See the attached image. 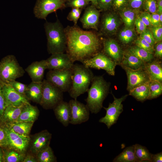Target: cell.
<instances>
[{"label":"cell","mask_w":162,"mask_h":162,"mask_svg":"<svg viewBox=\"0 0 162 162\" xmlns=\"http://www.w3.org/2000/svg\"><path fill=\"white\" fill-rule=\"evenodd\" d=\"M66 38L65 52L74 62H81L99 53L101 47L97 35L91 31H85L77 25L64 28Z\"/></svg>","instance_id":"1"},{"label":"cell","mask_w":162,"mask_h":162,"mask_svg":"<svg viewBox=\"0 0 162 162\" xmlns=\"http://www.w3.org/2000/svg\"><path fill=\"white\" fill-rule=\"evenodd\" d=\"M91 84L85 101L89 111L96 114L103 107V102L109 93V85L101 76H94Z\"/></svg>","instance_id":"2"},{"label":"cell","mask_w":162,"mask_h":162,"mask_svg":"<svg viewBox=\"0 0 162 162\" xmlns=\"http://www.w3.org/2000/svg\"><path fill=\"white\" fill-rule=\"evenodd\" d=\"M44 28L47 40V50L50 54L65 52L66 38L64 28L58 19L54 22L46 21Z\"/></svg>","instance_id":"3"},{"label":"cell","mask_w":162,"mask_h":162,"mask_svg":"<svg viewBox=\"0 0 162 162\" xmlns=\"http://www.w3.org/2000/svg\"><path fill=\"white\" fill-rule=\"evenodd\" d=\"M72 69L71 85L68 92L72 98L76 99L87 92L94 76L89 68L83 64H74Z\"/></svg>","instance_id":"4"},{"label":"cell","mask_w":162,"mask_h":162,"mask_svg":"<svg viewBox=\"0 0 162 162\" xmlns=\"http://www.w3.org/2000/svg\"><path fill=\"white\" fill-rule=\"evenodd\" d=\"M25 71L14 55H7L0 62V82L8 84L23 76Z\"/></svg>","instance_id":"5"},{"label":"cell","mask_w":162,"mask_h":162,"mask_svg":"<svg viewBox=\"0 0 162 162\" xmlns=\"http://www.w3.org/2000/svg\"><path fill=\"white\" fill-rule=\"evenodd\" d=\"M42 82V97L39 104L45 109H53L63 100V92L46 79Z\"/></svg>","instance_id":"6"},{"label":"cell","mask_w":162,"mask_h":162,"mask_svg":"<svg viewBox=\"0 0 162 162\" xmlns=\"http://www.w3.org/2000/svg\"><path fill=\"white\" fill-rule=\"evenodd\" d=\"M72 69L49 70L46 74V80L63 92L70 90L72 83Z\"/></svg>","instance_id":"7"},{"label":"cell","mask_w":162,"mask_h":162,"mask_svg":"<svg viewBox=\"0 0 162 162\" xmlns=\"http://www.w3.org/2000/svg\"><path fill=\"white\" fill-rule=\"evenodd\" d=\"M67 0H37L34 8L33 12L35 17L46 20L50 14L62 10L66 8Z\"/></svg>","instance_id":"8"},{"label":"cell","mask_w":162,"mask_h":162,"mask_svg":"<svg viewBox=\"0 0 162 162\" xmlns=\"http://www.w3.org/2000/svg\"><path fill=\"white\" fill-rule=\"evenodd\" d=\"M6 134V142L3 148L15 150L26 154L28 148L30 137L19 134L15 132L8 125L4 126Z\"/></svg>","instance_id":"9"},{"label":"cell","mask_w":162,"mask_h":162,"mask_svg":"<svg viewBox=\"0 0 162 162\" xmlns=\"http://www.w3.org/2000/svg\"><path fill=\"white\" fill-rule=\"evenodd\" d=\"M82 64L89 68L103 69L109 74L114 76L116 64L104 54L99 52L92 57L85 60Z\"/></svg>","instance_id":"10"},{"label":"cell","mask_w":162,"mask_h":162,"mask_svg":"<svg viewBox=\"0 0 162 162\" xmlns=\"http://www.w3.org/2000/svg\"><path fill=\"white\" fill-rule=\"evenodd\" d=\"M114 100L112 103H110L107 107H103L106 111L105 116L100 118L99 122L104 123L108 128L116 123L120 114L123 111V106L122 102L127 97V95L122 96L120 98H117L112 94Z\"/></svg>","instance_id":"11"},{"label":"cell","mask_w":162,"mask_h":162,"mask_svg":"<svg viewBox=\"0 0 162 162\" xmlns=\"http://www.w3.org/2000/svg\"><path fill=\"white\" fill-rule=\"evenodd\" d=\"M69 103L71 109L70 124H80L88 120L90 111L86 105L79 101L76 99H71Z\"/></svg>","instance_id":"12"},{"label":"cell","mask_w":162,"mask_h":162,"mask_svg":"<svg viewBox=\"0 0 162 162\" xmlns=\"http://www.w3.org/2000/svg\"><path fill=\"white\" fill-rule=\"evenodd\" d=\"M52 134L47 130H43L30 137L28 148L30 152L35 155L50 146Z\"/></svg>","instance_id":"13"},{"label":"cell","mask_w":162,"mask_h":162,"mask_svg":"<svg viewBox=\"0 0 162 162\" xmlns=\"http://www.w3.org/2000/svg\"><path fill=\"white\" fill-rule=\"evenodd\" d=\"M0 83L6 106H20L29 103L26 98L18 93L9 84L0 82Z\"/></svg>","instance_id":"14"},{"label":"cell","mask_w":162,"mask_h":162,"mask_svg":"<svg viewBox=\"0 0 162 162\" xmlns=\"http://www.w3.org/2000/svg\"><path fill=\"white\" fill-rule=\"evenodd\" d=\"M47 69L61 70L72 68L74 62L67 53H54L46 60Z\"/></svg>","instance_id":"15"},{"label":"cell","mask_w":162,"mask_h":162,"mask_svg":"<svg viewBox=\"0 0 162 162\" xmlns=\"http://www.w3.org/2000/svg\"><path fill=\"white\" fill-rule=\"evenodd\" d=\"M100 16V11L95 6L92 4L88 6L80 19L83 28L97 29Z\"/></svg>","instance_id":"16"},{"label":"cell","mask_w":162,"mask_h":162,"mask_svg":"<svg viewBox=\"0 0 162 162\" xmlns=\"http://www.w3.org/2000/svg\"><path fill=\"white\" fill-rule=\"evenodd\" d=\"M124 69L128 77L127 89L129 91L150 81L145 71L142 70L141 68L134 70L124 67Z\"/></svg>","instance_id":"17"},{"label":"cell","mask_w":162,"mask_h":162,"mask_svg":"<svg viewBox=\"0 0 162 162\" xmlns=\"http://www.w3.org/2000/svg\"><path fill=\"white\" fill-rule=\"evenodd\" d=\"M120 24V20L116 15L112 12H107L102 15L100 30L105 35L111 34L117 31Z\"/></svg>","instance_id":"18"},{"label":"cell","mask_w":162,"mask_h":162,"mask_svg":"<svg viewBox=\"0 0 162 162\" xmlns=\"http://www.w3.org/2000/svg\"><path fill=\"white\" fill-rule=\"evenodd\" d=\"M47 69L46 60L35 61L29 65L25 70L32 81L41 82L43 80L45 70Z\"/></svg>","instance_id":"19"},{"label":"cell","mask_w":162,"mask_h":162,"mask_svg":"<svg viewBox=\"0 0 162 162\" xmlns=\"http://www.w3.org/2000/svg\"><path fill=\"white\" fill-rule=\"evenodd\" d=\"M53 109L57 120L64 126H68L70 124L71 116V109L69 102L62 100Z\"/></svg>","instance_id":"20"},{"label":"cell","mask_w":162,"mask_h":162,"mask_svg":"<svg viewBox=\"0 0 162 162\" xmlns=\"http://www.w3.org/2000/svg\"><path fill=\"white\" fill-rule=\"evenodd\" d=\"M103 43L104 54L114 61H120L122 57V52L117 42L109 39H105Z\"/></svg>","instance_id":"21"},{"label":"cell","mask_w":162,"mask_h":162,"mask_svg":"<svg viewBox=\"0 0 162 162\" xmlns=\"http://www.w3.org/2000/svg\"><path fill=\"white\" fill-rule=\"evenodd\" d=\"M42 82L32 81L27 85L25 96L28 100L40 104L42 97Z\"/></svg>","instance_id":"22"},{"label":"cell","mask_w":162,"mask_h":162,"mask_svg":"<svg viewBox=\"0 0 162 162\" xmlns=\"http://www.w3.org/2000/svg\"><path fill=\"white\" fill-rule=\"evenodd\" d=\"M24 105L20 106L10 105L6 106L0 120L6 125H10L16 122Z\"/></svg>","instance_id":"23"},{"label":"cell","mask_w":162,"mask_h":162,"mask_svg":"<svg viewBox=\"0 0 162 162\" xmlns=\"http://www.w3.org/2000/svg\"><path fill=\"white\" fill-rule=\"evenodd\" d=\"M40 112L38 107L30 103L25 104L16 122H34L38 119Z\"/></svg>","instance_id":"24"},{"label":"cell","mask_w":162,"mask_h":162,"mask_svg":"<svg viewBox=\"0 0 162 162\" xmlns=\"http://www.w3.org/2000/svg\"><path fill=\"white\" fill-rule=\"evenodd\" d=\"M145 71L150 81H155L161 82L162 69L160 63L154 61L148 64L145 67Z\"/></svg>","instance_id":"25"},{"label":"cell","mask_w":162,"mask_h":162,"mask_svg":"<svg viewBox=\"0 0 162 162\" xmlns=\"http://www.w3.org/2000/svg\"><path fill=\"white\" fill-rule=\"evenodd\" d=\"M137 10L125 7L120 10L119 14L125 27L133 28L136 17Z\"/></svg>","instance_id":"26"},{"label":"cell","mask_w":162,"mask_h":162,"mask_svg":"<svg viewBox=\"0 0 162 162\" xmlns=\"http://www.w3.org/2000/svg\"><path fill=\"white\" fill-rule=\"evenodd\" d=\"M150 81L132 89L129 91V95L140 101H143L148 99L149 95Z\"/></svg>","instance_id":"27"},{"label":"cell","mask_w":162,"mask_h":162,"mask_svg":"<svg viewBox=\"0 0 162 162\" xmlns=\"http://www.w3.org/2000/svg\"><path fill=\"white\" fill-rule=\"evenodd\" d=\"M113 162H138L135 154L134 145L125 148L113 160Z\"/></svg>","instance_id":"28"},{"label":"cell","mask_w":162,"mask_h":162,"mask_svg":"<svg viewBox=\"0 0 162 162\" xmlns=\"http://www.w3.org/2000/svg\"><path fill=\"white\" fill-rule=\"evenodd\" d=\"M122 63L124 67L136 70L141 68L143 62L128 51L124 53Z\"/></svg>","instance_id":"29"},{"label":"cell","mask_w":162,"mask_h":162,"mask_svg":"<svg viewBox=\"0 0 162 162\" xmlns=\"http://www.w3.org/2000/svg\"><path fill=\"white\" fill-rule=\"evenodd\" d=\"M34 123L33 122H16L7 125L14 132L19 134L28 136Z\"/></svg>","instance_id":"30"},{"label":"cell","mask_w":162,"mask_h":162,"mask_svg":"<svg viewBox=\"0 0 162 162\" xmlns=\"http://www.w3.org/2000/svg\"><path fill=\"white\" fill-rule=\"evenodd\" d=\"M4 148V162H23L26 154L12 149Z\"/></svg>","instance_id":"31"},{"label":"cell","mask_w":162,"mask_h":162,"mask_svg":"<svg viewBox=\"0 0 162 162\" xmlns=\"http://www.w3.org/2000/svg\"><path fill=\"white\" fill-rule=\"evenodd\" d=\"M134 148L135 155L138 162H152V154L146 147L136 144L134 145Z\"/></svg>","instance_id":"32"},{"label":"cell","mask_w":162,"mask_h":162,"mask_svg":"<svg viewBox=\"0 0 162 162\" xmlns=\"http://www.w3.org/2000/svg\"><path fill=\"white\" fill-rule=\"evenodd\" d=\"M35 156L38 162H56L57 161L56 158L50 146L38 152L35 155Z\"/></svg>","instance_id":"33"},{"label":"cell","mask_w":162,"mask_h":162,"mask_svg":"<svg viewBox=\"0 0 162 162\" xmlns=\"http://www.w3.org/2000/svg\"><path fill=\"white\" fill-rule=\"evenodd\" d=\"M128 51L143 62L150 61L153 58V54L136 45L131 47Z\"/></svg>","instance_id":"34"},{"label":"cell","mask_w":162,"mask_h":162,"mask_svg":"<svg viewBox=\"0 0 162 162\" xmlns=\"http://www.w3.org/2000/svg\"><path fill=\"white\" fill-rule=\"evenodd\" d=\"M162 92L161 82L155 81H150L149 85V95L148 99L156 98Z\"/></svg>","instance_id":"35"},{"label":"cell","mask_w":162,"mask_h":162,"mask_svg":"<svg viewBox=\"0 0 162 162\" xmlns=\"http://www.w3.org/2000/svg\"><path fill=\"white\" fill-rule=\"evenodd\" d=\"M135 37V33L133 28L125 27L120 32L119 37L123 43L128 44L132 41Z\"/></svg>","instance_id":"36"},{"label":"cell","mask_w":162,"mask_h":162,"mask_svg":"<svg viewBox=\"0 0 162 162\" xmlns=\"http://www.w3.org/2000/svg\"><path fill=\"white\" fill-rule=\"evenodd\" d=\"M89 3L86 0H67L66 6V7L83 9L88 6Z\"/></svg>","instance_id":"37"},{"label":"cell","mask_w":162,"mask_h":162,"mask_svg":"<svg viewBox=\"0 0 162 162\" xmlns=\"http://www.w3.org/2000/svg\"><path fill=\"white\" fill-rule=\"evenodd\" d=\"M18 93L25 97V92L27 85L17 81L16 80L10 82L8 83Z\"/></svg>","instance_id":"38"},{"label":"cell","mask_w":162,"mask_h":162,"mask_svg":"<svg viewBox=\"0 0 162 162\" xmlns=\"http://www.w3.org/2000/svg\"><path fill=\"white\" fill-rule=\"evenodd\" d=\"M143 6L146 11L150 14L157 13V5L156 0H145Z\"/></svg>","instance_id":"39"},{"label":"cell","mask_w":162,"mask_h":162,"mask_svg":"<svg viewBox=\"0 0 162 162\" xmlns=\"http://www.w3.org/2000/svg\"><path fill=\"white\" fill-rule=\"evenodd\" d=\"M82 10L79 8H72L67 17V19L73 21L74 25H76Z\"/></svg>","instance_id":"40"},{"label":"cell","mask_w":162,"mask_h":162,"mask_svg":"<svg viewBox=\"0 0 162 162\" xmlns=\"http://www.w3.org/2000/svg\"><path fill=\"white\" fill-rule=\"evenodd\" d=\"M136 45L153 54L154 49L148 43L140 37L135 42Z\"/></svg>","instance_id":"41"},{"label":"cell","mask_w":162,"mask_h":162,"mask_svg":"<svg viewBox=\"0 0 162 162\" xmlns=\"http://www.w3.org/2000/svg\"><path fill=\"white\" fill-rule=\"evenodd\" d=\"M140 37L144 39L153 47L156 41L150 29L146 28L145 31L140 34Z\"/></svg>","instance_id":"42"},{"label":"cell","mask_w":162,"mask_h":162,"mask_svg":"<svg viewBox=\"0 0 162 162\" xmlns=\"http://www.w3.org/2000/svg\"><path fill=\"white\" fill-rule=\"evenodd\" d=\"M156 42H160L162 40V26H152L150 29Z\"/></svg>","instance_id":"43"},{"label":"cell","mask_w":162,"mask_h":162,"mask_svg":"<svg viewBox=\"0 0 162 162\" xmlns=\"http://www.w3.org/2000/svg\"><path fill=\"white\" fill-rule=\"evenodd\" d=\"M112 1L113 0H98L96 8L101 10L106 11L111 7Z\"/></svg>","instance_id":"44"},{"label":"cell","mask_w":162,"mask_h":162,"mask_svg":"<svg viewBox=\"0 0 162 162\" xmlns=\"http://www.w3.org/2000/svg\"><path fill=\"white\" fill-rule=\"evenodd\" d=\"M128 0H113L112 6L114 10H120L128 6Z\"/></svg>","instance_id":"45"},{"label":"cell","mask_w":162,"mask_h":162,"mask_svg":"<svg viewBox=\"0 0 162 162\" xmlns=\"http://www.w3.org/2000/svg\"><path fill=\"white\" fill-rule=\"evenodd\" d=\"M134 25L137 32L140 34L143 32L147 28V26L139 16L136 17L135 20Z\"/></svg>","instance_id":"46"},{"label":"cell","mask_w":162,"mask_h":162,"mask_svg":"<svg viewBox=\"0 0 162 162\" xmlns=\"http://www.w3.org/2000/svg\"><path fill=\"white\" fill-rule=\"evenodd\" d=\"M145 0H128V6L131 9L138 10L143 6Z\"/></svg>","instance_id":"47"},{"label":"cell","mask_w":162,"mask_h":162,"mask_svg":"<svg viewBox=\"0 0 162 162\" xmlns=\"http://www.w3.org/2000/svg\"><path fill=\"white\" fill-rule=\"evenodd\" d=\"M138 16L147 27L151 26L150 22V14L145 11L141 12Z\"/></svg>","instance_id":"48"},{"label":"cell","mask_w":162,"mask_h":162,"mask_svg":"<svg viewBox=\"0 0 162 162\" xmlns=\"http://www.w3.org/2000/svg\"><path fill=\"white\" fill-rule=\"evenodd\" d=\"M6 106L5 100L2 93L0 83V119Z\"/></svg>","instance_id":"49"},{"label":"cell","mask_w":162,"mask_h":162,"mask_svg":"<svg viewBox=\"0 0 162 162\" xmlns=\"http://www.w3.org/2000/svg\"><path fill=\"white\" fill-rule=\"evenodd\" d=\"M159 17V14L157 13L151 14L150 22L152 26H160Z\"/></svg>","instance_id":"50"},{"label":"cell","mask_w":162,"mask_h":162,"mask_svg":"<svg viewBox=\"0 0 162 162\" xmlns=\"http://www.w3.org/2000/svg\"><path fill=\"white\" fill-rule=\"evenodd\" d=\"M6 134L4 126L0 127V146L4 148L6 142Z\"/></svg>","instance_id":"51"},{"label":"cell","mask_w":162,"mask_h":162,"mask_svg":"<svg viewBox=\"0 0 162 162\" xmlns=\"http://www.w3.org/2000/svg\"><path fill=\"white\" fill-rule=\"evenodd\" d=\"M154 46V55L158 57L161 58L162 57V42H158Z\"/></svg>","instance_id":"52"},{"label":"cell","mask_w":162,"mask_h":162,"mask_svg":"<svg viewBox=\"0 0 162 162\" xmlns=\"http://www.w3.org/2000/svg\"><path fill=\"white\" fill-rule=\"evenodd\" d=\"M23 162H38V161L35 155L30 152L26 154Z\"/></svg>","instance_id":"53"},{"label":"cell","mask_w":162,"mask_h":162,"mask_svg":"<svg viewBox=\"0 0 162 162\" xmlns=\"http://www.w3.org/2000/svg\"><path fill=\"white\" fill-rule=\"evenodd\" d=\"M152 162H162V152L156 154H152Z\"/></svg>","instance_id":"54"},{"label":"cell","mask_w":162,"mask_h":162,"mask_svg":"<svg viewBox=\"0 0 162 162\" xmlns=\"http://www.w3.org/2000/svg\"><path fill=\"white\" fill-rule=\"evenodd\" d=\"M157 5V13L158 14L162 13V0H156Z\"/></svg>","instance_id":"55"},{"label":"cell","mask_w":162,"mask_h":162,"mask_svg":"<svg viewBox=\"0 0 162 162\" xmlns=\"http://www.w3.org/2000/svg\"><path fill=\"white\" fill-rule=\"evenodd\" d=\"M2 148L0 146V162H4V153Z\"/></svg>","instance_id":"56"},{"label":"cell","mask_w":162,"mask_h":162,"mask_svg":"<svg viewBox=\"0 0 162 162\" xmlns=\"http://www.w3.org/2000/svg\"><path fill=\"white\" fill-rule=\"evenodd\" d=\"M88 2H91L92 4L95 6L96 7L98 4V0H86Z\"/></svg>","instance_id":"57"},{"label":"cell","mask_w":162,"mask_h":162,"mask_svg":"<svg viewBox=\"0 0 162 162\" xmlns=\"http://www.w3.org/2000/svg\"><path fill=\"white\" fill-rule=\"evenodd\" d=\"M159 22L160 26L162 25V13L159 14Z\"/></svg>","instance_id":"58"}]
</instances>
